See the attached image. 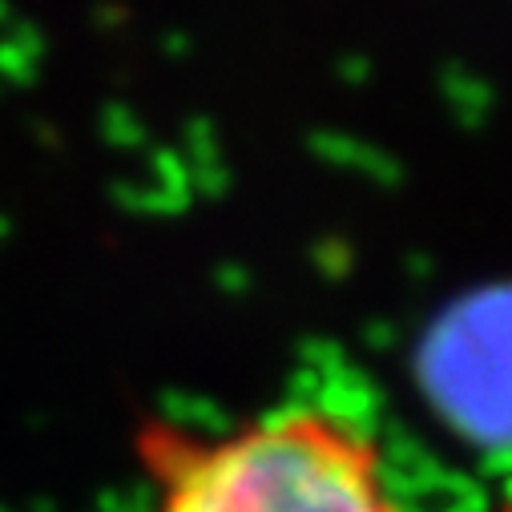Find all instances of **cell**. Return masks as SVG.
I'll use <instances>...</instances> for the list:
<instances>
[{
	"label": "cell",
	"mask_w": 512,
	"mask_h": 512,
	"mask_svg": "<svg viewBox=\"0 0 512 512\" xmlns=\"http://www.w3.org/2000/svg\"><path fill=\"white\" fill-rule=\"evenodd\" d=\"M496 512H512V492H508V496H504V500L496 504Z\"/></svg>",
	"instance_id": "cell-2"
},
{
	"label": "cell",
	"mask_w": 512,
	"mask_h": 512,
	"mask_svg": "<svg viewBox=\"0 0 512 512\" xmlns=\"http://www.w3.org/2000/svg\"><path fill=\"white\" fill-rule=\"evenodd\" d=\"M134 464L150 512H412L379 432L319 400L222 428L150 416L134 432Z\"/></svg>",
	"instance_id": "cell-1"
}]
</instances>
